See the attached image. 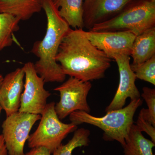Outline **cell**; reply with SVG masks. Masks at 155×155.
Returning a JSON list of instances; mask_svg holds the SVG:
<instances>
[{
    "label": "cell",
    "mask_w": 155,
    "mask_h": 155,
    "mask_svg": "<svg viewBox=\"0 0 155 155\" xmlns=\"http://www.w3.org/2000/svg\"><path fill=\"white\" fill-rule=\"evenodd\" d=\"M56 60L65 75L84 81L104 77L112 61L92 44L82 28H70L62 39Z\"/></svg>",
    "instance_id": "obj_1"
},
{
    "label": "cell",
    "mask_w": 155,
    "mask_h": 155,
    "mask_svg": "<svg viewBox=\"0 0 155 155\" xmlns=\"http://www.w3.org/2000/svg\"><path fill=\"white\" fill-rule=\"evenodd\" d=\"M42 9L47 19L44 38L34 44L31 52L38 58L34 64L38 75L45 83L63 82L66 75L56 60L62 39L70 30V26L60 16L51 0H43Z\"/></svg>",
    "instance_id": "obj_2"
},
{
    "label": "cell",
    "mask_w": 155,
    "mask_h": 155,
    "mask_svg": "<svg viewBox=\"0 0 155 155\" xmlns=\"http://www.w3.org/2000/svg\"><path fill=\"white\" fill-rule=\"evenodd\" d=\"M142 103L140 98L131 101L126 107L108 112L105 116L101 117L84 111H76L69 115V119L76 125L86 123L101 128L104 131V140H116L123 147L133 125L134 114Z\"/></svg>",
    "instance_id": "obj_3"
},
{
    "label": "cell",
    "mask_w": 155,
    "mask_h": 155,
    "mask_svg": "<svg viewBox=\"0 0 155 155\" xmlns=\"http://www.w3.org/2000/svg\"><path fill=\"white\" fill-rule=\"evenodd\" d=\"M155 27V2L131 0L112 19L94 25L90 31H128L136 36Z\"/></svg>",
    "instance_id": "obj_4"
},
{
    "label": "cell",
    "mask_w": 155,
    "mask_h": 155,
    "mask_svg": "<svg viewBox=\"0 0 155 155\" xmlns=\"http://www.w3.org/2000/svg\"><path fill=\"white\" fill-rule=\"evenodd\" d=\"M55 105L52 102L46 106L38 127L29 136L28 147H45L52 154L67 136L77 129V125L72 122L66 124L61 122L55 110Z\"/></svg>",
    "instance_id": "obj_5"
},
{
    "label": "cell",
    "mask_w": 155,
    "mask_h": 155,
    "mask_svg": "<svg viewBox=\"0 0 155 155\" xmlns=\"http://www.w3.org/2000/svg\"><path fill=\"white\" fill-rule=\"evenodd\" d=\"M41 118V115L19 111L7 116L2 125V135L8 155H25V142L33 125Z\"/></svg>",
    "instance_id": "obj_6"
},
{
    "label": "cell",
    "mask_w": 155,
    "mask_h": 155,
    "mask_svg": "<svg viewBox=\"0 0 155 155\" xmlns=\"http://www.w3.org/2000/svg\"><path fill=\"white\" fill-rule=\"evenodd\" d=\"M92 87L90 81H84L70 77L67 81L54 89L60 93V100L55 105V110L60 120L76 111L90 114L91 109L87 97Z\"/></svg>",
    "instance_id": "obj_7"
},
{
    "label": "cell",
    "mask_w": 155,
    "mask_h": 155,
    "mask_svg": "<svg viewBox=\"0 0 155 155\" xmlns=\"http://www.w3.org/2000/svg\"><path fill=\"white\" fill-rule=\"evenodd\" d=\"M22 68L25 81L19 112L41 115L51 93L45 88V82L36 73L34 63L27 62Z\"/></svg>",
    "instance_id": "obj_8"
},
{
    "label": "cell",
    "mask_w": 155,
    "mask_h": 155,
    "mask_svg": "<svg viewBox=\"0 0 155 155\" xmlns=\"http://www.w3.org/2000/svg\"><path fill=\"white\" fill-rule=\"evenodd\" d=\"M130 56L116 54L113 57L118 67L119 86L114 98L105 109L106 113L124 107L126 100L131 101L140 98V94L135 84L137 78L130 64Z\"/></svg>",
    "instance_id": "obj_9"
},
{
    "label": "cell",
    "mask_w": 155,
    "mask_h": 155,
    "mask_svg": "<svg viewBox=\"0 0 155 155\" xmlns=\"http://www.w3.org/2000/svg\"><path fill=\"white\" fill-rule=\"evenodd\" d=\"M84 33L92 44L112 60L116 54L130 56L136 36L128 31L94 32L84 30Z\"/></svg>",
    "instance_id": "obj_10"
},
{
    "label": "cell",
    "mask_w": 155,
    "mask_h": 155,
    "mask_svg": "<svg viewBox=\"0 0 155 155\" xmlns=\"http://www.w3.org/2000/svg\"><path fill=\"white\" fill-rule=\"evenodd\" d=\"M131 0H84V28L89 30L94 25L116 16Z\"/></svg>",
    "instance_id": "obj_11"
},
{
    "label": "cell",
    "mask_w": 155,
    "mask_h": 155,
    "mask_svg": "<svg viewBox=\"0 0 155 155\" xmlns=\"http://www.w3.org/2000/svg\"><path fill=\"white\" fill-rule=\"evenodd\" d=\"M24 78L22 67L8 73L3 78L0 85V106L7 116L19 111Z\"/></svg>",
    "instance_id": "obj_12"
},
{
    "label": "cell",
    "mask_w": 155,
    "mask_h": 155,
    "mask_svg": "<svg viewBox=\"0 0 155 155\" xmlns=\"http://www.w3.org/2000/svg\"><path fill=\"white\" fill-rule=\"evenodd\" d=\"M43 0H0V13H6L25 21L42 9Z\"/></svg>",
    "instance_id": "obj_13"
},
{
    "label": "cell",
    "mask_w": 155,
    "mask_h": 155,
    "mask_svg": "<svg viewBox=\"0 0 155 155\" xmlns=\"http://www.w3.org/2000/svg\"><path fill=\"white\" fill-rule=\"evenodd\" d=\"M155 55V27L136 36L130 56L133 64L143 63Z\"/></svg>",
    "instance_id": "obj_14"
},
{
    "label": "cell",
    "mask_w": 155,
    "mask_h": 155,
    "mask_svg": "<svg viewBox=\"0 0 155 155\" xmlns=\"http://www.w3.org/2000/svg\"><path fill=\"white\" fill-rule=\"evenodd\" d=\"M58 9L59 14L70 27L84 28V0H51Z\"/></svg>",
    "instance_id": "obj_15"
},
{
    "label": "cell",
    "mask_w": 155,
    "mask_h": 155,
    "mask_svg": "<svg viewBox=\"0 0 155 155\" xmlns=\"http://www.w3.org/2000/svg\"><path fill=\"white\" fill-rule=\"evenodd\" d=\"M155 146V143L146 138L133 124L123 147L124 155H154L153 148Z\"/></svg>",
    "instance_id": "obj_16"
},
{
    "label": "cell",
    "mask_w": 155,
    "mask_h": 155,
    "mask_svg": "<svg viewBox=\"0 0 155 155\" xmlns=\"http://www.w3.org/2000/svg\"><path fill=\"white\" fill-rule=\"evenodd\" d=\"M20 21L14 15L0 13V51L13 44L14 33L19 30Z\"/></svg>",
    "instance_id": "obj_17"
},
{
    "label": "cell",
    "mask_w": 155,
    "mask_h": 155,
    "mask_svg": "<svg viewBox=\"0 0 155 155\" xmlns=\"http://www.w3.org/2000/svg\"><path fill=\"white\" fill-rule=\"evenodd\" d=\"M90 131L88 129L80 128L74 131L72 139L65 145L61 144L53 152L52 155H72L76 148L88 146L89 144Z\"/></svg>",
    "instance_id": "obj_18"
},
{
    "label": "cell",
    "mask_w": 155,
    "mask_h": 155,
    "mask_svg": "<svg viewBox=\"0 0 155 155\" xmlns=\"http://www.w3.org/2000/svg\"><path fill=\"white\" fill-rule=\"evenodd\" d=\"M130 66L137 78L155 85V55L143 63Z\"/></svg>",
    "instance_id": "obj_19"
},
{
    "label": "cell",
    "mask_w": 155,
    "mask_h": 155,
    "mask_svg": "<svg viewBox=\"0 0 155 155\" xmlns=\"http://www.w3.org/2000/svg\"><path fill=\"white\" fill-rule=\"evenodd\" d=\"M141 96L148 107V114L152 124L155 127V89L144 87L143 88Z\"/></svg>",
    "instance_id": "obj_20"
},
{
    "label": "cell",
    "mask_w": 155,
    "mask_h": 155,
    "mask_svg": "<svg viewBox=\"0 0 155 155\" xmlns=\"http://www.w3.org/2000/svg\"><path fill=\"white\" fill-rule=\"evenodd\" d=\"M136 125L141 132L144 131L149 136L152 141L155 143V127L149 120L144 119L140 113L139 114Z\"/></svg>",
    "instance_id": "obj_21"
},
{
    "label": "cell",
    "mask_w": 155,
    "mask_h": 155,
    "mask_svg": "<svg viewBox=\"0 0 155 155\" xmlns=\"http://www.w3.org/2000/svg\"><path fill=\"white\" fill-rule=\"evenodd\" d=\"M25 155H52V154L45 147H37L31 148Z\"/></svg>",
    "instance_id": "obj_22"
},
{
    "label": "cell",
    "mask_w": 155,
    "mask_h": 155,
    "mask_svg": "<svg viewBox=\"0 0 155 155\" xmlns=\"http://www.w3.org/2000/svg\"><path fill=\"white\" fill-rule=\"evenodd\" d=\"M0 155H8V150L2 134L0 135Z\"/></svg>",
    "instance_id": "obj_23"
},
{
    "label": "cell",
    "mask_w": 155,
    "mask_h": 155,
    "mask_svg": "<svg viewBox=\"0 0 155 155\" xmlns=\"http://www.w3.org/2000/svg\"><path fill=\"white\" fill-rule=\"evenodd\" d=\"M3 78H4V77H3V75L0 74V85H1L2 81Z\"/></svg>",
    "instance_id": "obj_24"
},
{
    "label": "cell",
    "mask_w": 155,
    "mask_h": 155,
    "mask_svg": "<svg viewBox=\"0 0 155 155\" xmlns=\"http://www.w3.org/2000/svg\"><path fill=\"white\" fill-rule=\"evenodd\" d=\"M148 1H149L150 2H155V0H148Z\"/></svg>",
    "instance_id": "obj_25"
},
{
    "label": "cell",
    "mask_w": 155,
    "mask_h": 155,
    "mask_svg": "<svg viewBox=\"0 0 155 155\" xmlns=\"http://www.w3.org/2000/svg\"><path fill=\"white\" fill-rule=\"evenodd\" d=\"M2 110V109L1 107V106H0V114H1V111Z\"/></svg>",
    "instance_id": "obj_26"
}]
</instances>
